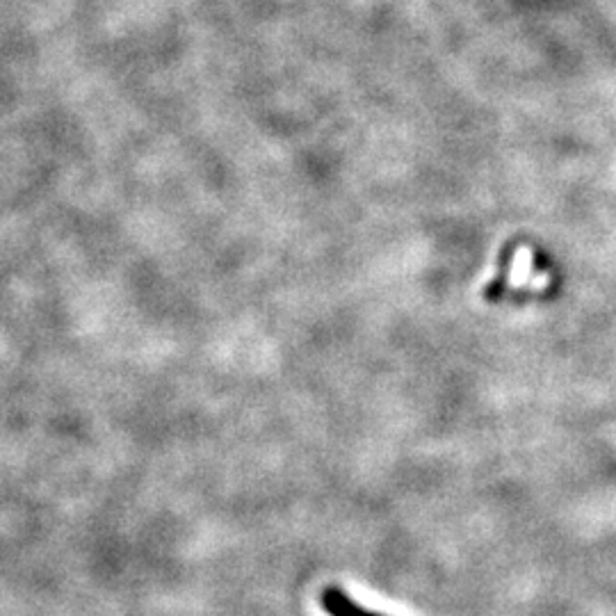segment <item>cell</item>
I'll use <instances>...</instances> for the list:
<instances>
[{"instance_id":"obj_1","label":"cell","mask_w":616,"mask_h":616,"mask_svg":"<svg viewBox=\"0 0 616 616\" xmlns=\"http://www.w3.org/2000/svg\"><path fill=\"white\" fill-rule=\"evenodd\" d=\"M322 607L329 616H384L363 610L361 605H356V601H352V598L338 587H327L322 591Z\"/></svg>"}]
</instances>
